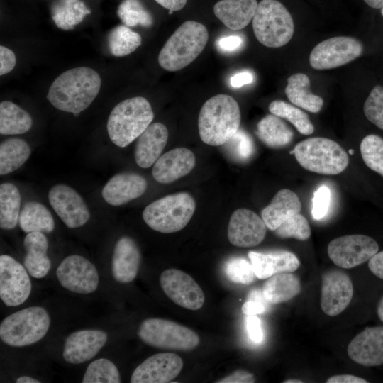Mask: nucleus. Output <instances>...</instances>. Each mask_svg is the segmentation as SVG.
<instances>
[{"label":"nucleus","mask_w":383,"mask_h":383,"mask_svg":"<svg viewBox=\"0 0 383 383\" xmlns=\"http://www.w3.org/2000/svg\"><path fill=\"white\" fill-rule=\"evenodd\" d=\"M107 333L101 330L88 329L72 333L65 340L62 356L70 364L85 362L94 357L105 345Z\"/></svg>","instance_id":"6ab92c4d"},{"label":"nucleus","mask_w":383,"mask_h":383,"mask_svg":"<svg viewBox=\"0 0 383 383\" xmlns=\"http://www.w3.org/2000/svg\"><path fill=\"white\" fill-rule=\"evenodd\" d=\"M370 270L378 278L383 279V250L377 252L368 262Z\"/></svg>","instance_id":"864d4df0"},{"label":"nucleus","mask_w":383,"mask_h":383,"mask_svg":"<svg viewBox=\"0 0 383 383\" xmlns=\"http://www.w3.org/2000/svg\"><path fill=\"white\" fill-rule=\"evenodd\" d=\"M157 4L169 11H177L182 9L187 0H155Z\"/></svg>","instance_id":"4d7b16f0"},{"label":"nucleus","mask_w":383,"mask_h":383,"mask_svg":"<svg viewBox=\"0 0 383 383\" xmlns=\"http://www.w3.org/2000/svg\"><path fill=\"white\" fill-rule=\"evenodd\" d=\"M285 94L293 104L311 113H318L323 105V99L310 91V79L303 73L289 77Z\"/></svg>","instance_id":"c85d7f7f"},{"label":"nucleus","mask_w":383,"mask_h":383,"mask_svg":"<svg viewBox=\"0 0 383 383\" xmlns=\"http://www.w3.org/2000/svg\"><path fill=\"white\" fill-rule=\"evenodd\" d=\"M29 145L23 140L11 138L0 145V174H9L21 167L30 155Z\"/></svg>","instance_id":"f704fd0d"},{"label":"nucleus","mask_w":383,"mask_h":383,"mask_svg":"<svg viewBox=\"0 0 383 383\" xmlns=\"http://www.w3.org/2000/svg\"><path fill=\"white\" fill-rule=\"evenodd\" d=\"M147 187V181L142 175L123 172L114 175L107 182L101 195L106 203L118 206L142 196Z\"/></svg>","instance_id":"412c9836"},{"label":"nucleus","mask_w":383,"mask_h":383,"mask_svg":"<svg viewBox=\"0 0 383 383\" xmlns=\"http://www.w3.org/2000/svg\"><path fill=\"white\" fill-rule=\"evenodd\" d=\"M26 251L23 264L29 274L40 279L47 275L51 267L48 257V241L42 232L28 233L23 240Z\"/></svg>","instance_id":"bb28decb"},{"label":"nucleus","mask_w":383,"mask_h":383,"mask_svg":"<svg viewBox=\"0 0 383 383\" xmlns=\"http://www.w3.org/2000/svg\"><path fill=\"white\" fill-rule=\"evenodd\" d=\"M377 316H378L379 318L380 319V321H382L383 322V296L382 297V299L379 301V304H378V306H377Z\"/></svg>","instance_id":"052dcab7"},{"label":"nucleus","mask_w":383,"mask_h":383,"mask_svg":"<svg viewBox=\"0 0 383 383\" xmlns=\"http://www.w3.org/2000/svg\"><path fill=\"white\" fill-rule=\"evenodd\" d=\"M347 352L355 362L374 367L383 364V326L365 328L349 343Z\"/></svg>","instance_id":"aec40b11"},{"label":"nucleus","mask_w":383,"mask_h":383,"mask_svg":"<svg viewBox=\"0 0 383 383\" xmlns=\"http://www.w3.org/2000/svg\"><path fill=\"white\" fill-rule=\"evenodd\" d=\"M271 113L289 121L303 135H310L314 126L309 116L299 109L280 100L272 101L269 105Z\"/></svg>","instance_id":"4c0bfd02"},{"label":"nucleus","mask_w":383,"mask_h":383,"mask_svg":"<svg viewBox=\"0 0 383 383\" xmlns=\"http://www.w3.org/2000/svg\"><path fill=\"white\" fill-rule=\"evenodd\" d=\"M266 231V224L257 214L249 209H239L230 218L228 238L235 246L253 247L264 240Z\"/></svg>","instance_id":"a211bd4d"},{"label":"nucleus","mask_w":383,"mask_h":383,"mask_svg":"<svg viewBox=\"0 0 383 383\" xmlns=\"http://www.w3.org/2000/svg\"><path fill=\"white\" fill-rule=\"evenodd\" d=\"M168 140V131L162 123H154L138 138L134 156L137 165L142 168L152 166L164 150Z\"/></svg>","instance_id":"393cba45"},{"label":"nucleus","mask_w":383,"mask_h":383,"mask_svg":"<svg viewBox=\"0 0 383 383\" xmlns=\"http://www.w3.org/2000/svg\"><path fill=\"white\" fill-rule=\"evenodd\" d=\"M349 152H350V154L353 155L354 154V150H350Z\"/></svg>","instance_id":"e2e57ef3"},{"label":"nucleus","mask_w":383,"mask_h":383,"mask_svg":"<svg viewBox=\"0 0 383 383\" xmlns=\"http://www.w3.org/2000/svg\"><path fill=\"white\" fill-rule=\"evenodd\" d=\"M196 158L185 148H177L161 155L154 164L152 174L162 184L172 182L187 174L194 168Z\"/></svg>","instance_id":"4be33fe9"},{"label":"nucleus","mask_w":383,"mask_h":383,"mask_svg":"<svg viewBox=\"0 0 383 383\" xmlns=\"http://www.w3.org/2000/svg\"><path fill=\"white\" fill-rule=\"evenodd\" d=\"M243 44V39L238 35L224 36L216 42L218 48L223 52H233L239 49Z\"/></svg>","instance_id":"3c124183"},{"label":"nucleus","mask_w":383,"mask_h":383,"mask_svg":"<svg viewBox=\"0 0 383 383\" xmlns=\"http://www.w3.org/2000/svg\"><path fill=\"white\" fill-rule=\"evenodd\" d=\"M246 327L250 339L255 343H260L264 335L261 321L259 317L257 315L248 316Z\"/></svg>","instance_id":"09e8293b"},{"label":"nucleus","mask_w":383,"mask_h":383,"mask_svg":"<svg viewBox=\"0 0 383 383\" xmlns=\"http://www.w3.org/2000/svg\"><path fill=\"white\" fill-rule=\"evenodd\" d=\"M262 291L268 303L277 304L296 296L301 292V283L295 274L282 272L267 278Z\"/></svg>","instance_id":"c756f323"},{"label":"nucleus","mask_w":383,"mask_h":383,"mask_svg":"<svg viewBox=\"0 0 383 383\" xmlns=\"http://www.w3.org/2000/svg\"><path fill=\"white\" fill-rule=\"evenodd\" d=\"M120 373L111 360L99 358L91 362L84 374L82 383H119Z\"/></svg>","instance_id":"ea45409f"},{"label":"nucleus","mask_w":383,"mask_h":383,"mask_svg":"<svg viewBox=\"0 0 383 383\" xmlns=\"http://www.w3.org/2000/svg\"><path fill=\"white\" fill-rule=\"evenodd\" d=\"M48 199L57 215L70 228H79L90 218L89 209L82 197L67 185L53 186Z\"/></svg>","instance_id":"2eb2a0df"},{"label":"nucleus","mask_w":383,"mask_h":383,"mask_svg":"<svg viewBox=\"0 0 383 383\" xmlns=\"http://www.w3.org/2000/svg\"><path fill=\"white\" fill-rule=\"evenodd\" d=\"M142 42L139 33L125 25L113 28L108 36V45L111 55L124 57L134 52Z\"/></svg>","instance_id":"e433bc0d"},{"label":"nucleus","mask_w":383,"mask_h":383,"mask_svg":"<svg viewBox=\"0 0 383 383\" xmlns=\"http://www.w3.org/2000/svg\"><path fill=\"white\" fill-rule=\"evenodd\" d=\"M225 144L231 155L238 161L248 160L255 152L254 143L251 137L240 129H238Z\"/></svg>","instance_id":"c03bdc74"},{"label":"nucleus","mask_w":383,"mask_h":383,"mask_svg":"<svg viewBox=\"0 0 383 383\" xmlns=\"http://www.w3.org/2000/svg\"><path fill=\"white\" fill-rule=\"evenodd\" d=\"M183 360L175 353H161L148 357L133 371L131 383H167L180 373Z\"/></svg>","instance_id":"f3484780"},{"label":"nucleus","mask_w":383,"mask_h":383,"mask_svg":"<svg viewBox=\"0 0 383 383\" xmlns=\"http://www.w3.org/2000/svg\"><path fill=\"white\" fill-rule=\"evenodd\" d=\"M294 155L304 169L321 174H338L349 163L346 152L336 142L326 138H311L297 143Z\"/></svg>","instance_id":"423d86ee"},{"label":"nucleus","mask_w":383,"mask_h":383,"mask_svg":"<svg viewBox=\"0 0 383 383\" xmlns=\"http://www.w3.org/2000/svg\"><path fill=\"white\" fill-rule=\"evenodd\" d=\"M56 277L63 288L81 294L95 292L99 282L95 265L79 255L66 257L57 267Z\"/></svg>","instance_id":"f8f14e48"},{"label":"nucleus","mask_w":383,"mask_h":383,"mask_svg":"<svg viewBox=\"0 0 383 383\" xmlns=\"http://www.w3.org/2000/svg\"><path fill=\"white\" fill-rule=\"evenodd\" d=\"M267 302L262 290L252 289L249 292L246 301L242 306V312L246 316L262 313L266 310Z\"/></svg>","instance_id":"de8ad7c7"},{"label":"nucleus","mask_w":383,"mask_h":383,"mask_svg":"<svg viewBox=\"0 0 383 383\" xmlns=\"http://www.w3.org/2000/svg\"><path fill=\"white\" fill-rule=\"evenodd\" d=\"M284 383H302V381L299 379H287Z\"/></svg>","instance_id":"680f3d73"},{"label":"nucleus","mask_w":383,"mask_h":383,"mask_svg":"<svg viewBox=\"0 0 383 383\" xmlns=\"http://www.w3.org/2000/svg\"><path fill=\"white\" fill-rule=\"evenodd\" d=\"M327 383H367V381L361 377L352 374H339L328 378Z\"/></svg>","instance_id":"6e6d98bb"},{"label":"nucleus","mask_w":383,"mask_h":383,"mask_svg":"<svg viewBox=\"0 0 383 383\" xmlns=\"http://www.w3.org/2000/svg\"><path fill=\"white\" fill-rule=\"evenodd\" d=\"M224 272L232 282L250 284L257 278L252 263L243 257H232L225 264Z\"/></svg>","instance_id":"79ce46f5"},{"label":"nucleus","mask_w":383,"mask_h":383,"mask_svg":"<svg viewBox=\"0 0 383 383\" xmlns=\"http://www.w3.org/2000/svg\"><path fill=\"white\" fill-rule=\"evenodd\" d=\"M301 209V204L298 196L289 189H283L262 209L261 216L267 228L274 231L289 217L300 213Z\"/></svg>","instance_id":"cd10ccee"},{"label":"nucleus","mask_w":383,"mask_h":383,"mask_svg":"<svg viewBox=\"0 0 383 383\" xmlns=\"http://www.w3.org/2000/svg\"><path fill=\"white\" fill-rule=\"evenodd\" d=\"M91 11L80 0H58L52 7V18L57 28L72 30Z\"/></svg>","instance_id":"72a5a7b5"},{"label":"nucleus","mask_w":383,"mask_h":383,"mask_svg":"<svg viewBox=\"0 0 383 383\" xmlns=\"http://www.w3.org/2000/svg\"><path fill=\"white\" fill-rule=\"evenodd\" d=\"M256 134L270 148H279L289 144L294 137L292 130L274 114L267 115L257 125Z\"/></svg>","instance_id":"7c9ffc66"},{"label":"nucleus","mask_w":383,"mask_h":383,"mask_svg":"<svg viewBox=\"0 0 383 383\" xmlns=\"http://www.w3.org/2000/svg\"><path fill=\"white\" fill-rule=\"evenodd\" d=\"M363 46L357 39L337 36L317 44L309 56V63L315 70H329L345 65L360 57Z\"/></svg>","instance_id":"9d476101"},{"label":"nucleus","mask_w":383,"mask_h":383,"mask_svg":"<svg viewBox=\"0 0 383 383\" xmlns=\"http://www.w3.org/2000/svg\"><path fill=\"white\" fill-rule=\"evenodd\" d=\"M209 40L205 26L194 21L184 22L168 38L158 55L167 71L175 72L189 65L203 51Z\"/></svg>","instance_id":"7ed1b4c3"},{"label":"nucleus","mask_w":383,"mask_h":383,"mask_svg":"<svg viewBox=\"0 0 383 383\" xmlns=\"http://www.w3.org/2000/svg\"><path fill=\"white\" fill-rule=\"evenodd\" d=\"M117 15L128 27H150L153 18L140 0H123L118 7Z\"/></svg>","instance_id":"58836bf2"},{"label":"nucleus","mask_w":383,"mask_h":383,"mask_svg":"<svg viewBox=\"0 0 383 383\" xmlns=\"http://www.w3.org/2000/svg\"><path fill=\"white\" fill-rule=\"evenodd\" d=\"M161 288L167 296L183 308L196 311L205 301L203 290L195 280L184 272L168 269L160 275Z\"/></svg>","instance_id":"4468645a"},{"label":"nucleus","mask_w":383,"mask_h":383,"mask_svg":"<svg viewBox=\"0 0 383 383\" xmlns=\"http://www.w3.org/2000/svg\"><path fill=\"white\" fill-rule=\"evenodd\" d=\"M253 81V75L248 71L236 73L230 79V84L232 87L239 88L245 84H250Z\"/></svg>","instance_id":"5fc2aeb1"},{"label":"nucleus","mask_w":383,"mask_h":383,"mask_svg":"<svg viewBox=\"0 0 383 383\" xmlns=\"http://www.w3.org/2000/svg\"><path fill=\"white\" fill-rule=\"evenodd\" d=\"M364 1L374 9H382L383 7V0H364Z\"/></svg>","instance_id":"bf43d9fd"},{"label":"nucleus","mask_w":383,"mask_h":383,"mask_svg":"<svg viewBox=\"0 0 383 383\" xmlns=\"http://www.w3.org/2000/svg\"><path fill=\"white\" fill-rule=\"evenodd\" d=\"M33 125L30 114L16 104L4 101L0 104V133L18 135L28 131Z\"/></svg>","instance_id":"473e14b6"},{"label":"nucleus","mask_w":383,"mask_h":383,"mask_svg":"<svg viewBox=\"0 0 383 383\" xmlns=\"http://www.w3.org/2000/svg\"><path fill=\"white\" fill-rule=\"evenodd\" d=\"M379 250L377 243L371 237L355 234L339 237L328 245V255L341 268L350 269L369 261Z\"/></svg>","instance_id":"9b49d317"},{"label":"nucleus","mask_w":383,"mask_h":383,"mask_svg":"<svg viewBox=\"0 0 383 383\" xmlns=\"http://www.w3.org/2000/svg\"><path fill=\"white\" fill-rule=\"evenodd\" d=\"M257 5L256 0H221L214 5L213 12L228 28L239 30L252 20Z\"/></svg>","instance_id":"a878e982"},{"label":"nucleus","mask_w":383,"mask_h":383,"mask_svg":"<svg viewBox=\"0 0 383 383\" xmlns=\"http://www.w3.org/2000/svg\"><path fill=\"white\" fill-rule=\"evenodd\" d=\"M353 287L349 276L343 271L331 270L322 277L321 307L328 316L342 313L353 298Z\"/></svg>","instance_id":"dca6fc26"},{"label":"nucleus","mask_w":383,"mask_h":383,"mask_svg":"<svg viewBox=\"0 0 383 383\" xmlns=\"http://www.w3.org/2000/svg\"><path fill=\"white\" fill-rule=\"evenodd\" d=\"M28 274L11 256H0V298L6 306H17L28 299L32 289Z\"/></svg>","instance_id":"ddd939ff"},{"label":"nucleus","mask_w":383,"mask_h":383,"mask_svg":"<svg viewBox=\"0 0 383 383\" xmlns=\"http://www.w3.org/2000/svg\"><path fill=\"white\" fill-rule=\"evenodd\" d=\"M196 209L195 201L187 192L167 195L159 199L143 210V218L152 230L162 233L183 229L191 220Z\"/></svg>","instance_id":"39448f33"},{"label":"nucleus","mask_w":383,"mask_h":383,"mask_svg":"<svg viewBox=\"0 0 383 383\" xmlns=\"http://www.w3.org/2000/svg\"><path fill=\"white\" fill-rule=\"evenodd\" d=\"M381 13H382V15L383 16V7L382 8Z\"/></svg>","instance_id":"0e129e2a"},{"label":"nucleus","mask_w":383,"mask_h":383,"mask_svg":"<svg viewBox=\"0 0 383 383\" xmlns=\"http://www.w3.org/2000/svg\"><path fill=\"white\" fill-rule=\"evenodd\" d=\"M248 258L258 279H267L276 274L296 271L300 262L292 252L277 250L269 252L250 251Z\"/></svg>","instance_id":"b1692460"},{"label":"nucleus","mask_w":383,"mask_h":383,"mask_svg":"<svg viewBox=\"0 0 383 383\" xmlns=\"http://www.w3.org/2000/svg\"><path fill=\"white\" fill-rule=\"evenodd\" d=\"M16 62L14 52L3 46H0V75L2 76L10 72L15 67Z\"/></svg>","instance_id":"8fccbe9b"},{"label":"nucleus","mask_w":383,"mask_h":383,"mask_svg":"<svg viewBox=\"0 0 383 383\" xmlns=\"http://www.w3.org/2000/svg\"><path fill=\"white\" fill-rule=\"evenodd\" d=\"M50 318L41 306H33L6 317L0 324V338L11 347H24L40 340L48 333Z\"/></svg>","instance_id":"0eeeda50"},{"label":"nucleus","mask_w":383,"mask_h":383,"mask_svg":"<svg viewBox=\"0 0 383 383\" xmlns=\"http://www.w3.org/2000/svg\"><path fill=\"white\" fill-rule=\"evenodd\" d=\"M101 77L93 69L77 67L59 75L50 85L47 99L56 109L77 116L98 95Z\"/></svg>","instance_id":"f257e3e1"},{"label":"nucleus","mask_w":383,"mask_h":383,"mask_svg":"<svg viewBox=\"0 0 383 383\" xmlns=\"http://www.w3.org/2000/svg\"><path fill=\"white\" fill-rule=\"evenodd\" d=\"M19 226L25 233H51L55 221L50 211L42 204L29 201L24 204L18 218Z\"/></svg>","instance_id":"2f4dec72"},{"label":"nucleus","mask_w":383,"mask_h":383,"mask_svg":"<svg viewBox=\"0 0 383 383\" xmlns=\"http://www.w3.org/2000/svg\"><path fill=\"white\" fill-rule=\"evenodd\" d=\"M16 383H40V381L29 376H21L18 377L16 381Z\"/></svg>","instance_id":"13d9d810"},{"label":"nucleus","mask_w":383,"mask_h":383,"mask_svg":"<svg viewBox=\"0 0 383 383\" xmlns=\"http://www.w3.org/2000/svg\"><path fill=\"white\" fill-rule=\"evenodd\" d=\"M241 115L237 101L227 94H217L202 106L198 118L201 140L211 146L224 145L239 129Z\"/></svg>","instance_id":"f03ea898"},{"label":"nucleus","mask_w":383,"mask_h":383,"mask_svg":"<svg viewBox=\"0 0 383 383\" xmlns=\"http://www.w3.org/2000/svg\"><path fill=\"white\" fill-rule=\"evenodd\" d=\"M21 195L18 188L12 183L6 182L0 186V227L4 230L14 228L18 222Z\"/></svg>","instance_id":"c9c22d12"},{"label":"nucleus","mask_w":383,"mask_h":383,"mask_svg":"<svg viewBox=\"0 0 383 383\" xmlns=\"http://www.w3.org/2000/svg\"><path fill=\"white\" fill-rule=\"evenodd\" d=\"M273 231L279 238H293L299 240H306L311 235L310 226L299 213L289 217Z\"/></svg>","instance_id":"37998d69"},{"label":"nucleus","mask_w":383,"mask_h":383,"mask_svg":"<svg viewBox=\"0 0 383 383\" xmlns=\"http://www.w3.org/2000/svg\"><path fill=\"white\" fill-rule=\"evenodd\" d=\"M255 379L254 375L245 370H238L227 377L217 381L218 383H252Z\"/></svg>","instance_id":"603ef678"},{"label":"nucleus","mask_w":383,"mask_h":383,"mask_svg":"<svg viewBox=\"0 0 383 383\" xmlns=\"http://www.w3.org/2000/svg\"><path fill=\"white\" fill-rule=\"evenodd\" d=\"M138 335L145 344L163 350L191 351L200 342L199 335L192 329L157 318L144 320L138 328Z\"/></svg>","instance_id":"1a4fd4ad"},{"label":"nucleus","mask_w":383,"mask_h":383,"mask_svg":"<svg viewBox=\"0 0 383 383\" xmlns=\"http://www.w3.org/2000/svg\"><path fill=\"white\" fill-rule=\"evenodd\" d=\"M360 152L365 165L383 177V139L373 134L365 136L360 143Z\"/></svg>","instance_id":"a19ab883"},{"label":"nucleus","mask_w":383,"mask_h":383,"mask_svg":"<svg viewBox=\"0 0 383 383\" xmlns=\"http://www.w3.org/2000/svg\"><path fill=\"white\" fill-rule=\"evenodd\" d=\"M141 255L135 241L128 237L120 238L115 244L111 259L113 279L122 284L131 282L136 277Z\"/></svg>","instance_id":"5701e85b"},{"label":"nucleus","mask_w":383,"mask_h":383,"mask_svg":"<svg viewBox=\"0 0 383 383\" xmlns=\"http://www.w3.org/2000/svg\"><path fill=\"white\" fill-rule=\"evenodd\" d=\"M311 215L314 220L324 218L328 211L331 203V190L326 185H322L313 193L312 198Z\"/></svg>","instance_id":"49530a36"},{"label":"nucleus","mask_w":383,"mask_h":383,"mask_svg":"<svg viewBox=\"0 0 383 383\" xmlns=\"http://www.w3.org/2000/svg\"><path fill=\"white\" fill-rule=\"evenodd\" d=\"M257 40L268 48H279L292 39L294 25L287 8L277 0H262L252 18Z\"/></svg>","instance_id":"6e6552de"},{"label":"nucleus","mask_w":383,"mask_h":383,"mask_svg":"<svg viewBox=\"0 0 383 383\" xmlns=\"http://www.w3.org/2000/svg\"><path fill=\"white\" fill-rule=\"evenodd\" d=\"M153 118L151 105L145 98L125 99L110 113L106 125L109 138L116 146L124 148L142 134Z\"/></svg>","instance_id":"20e7f679"},{"label":"nucleus","mask_w":383,"mask_h":383,"mask_svg":"<svg viewBox=\"0 0 383 383\" xmlns=\"http://www.w3.org/2000/svg\"><path fill=\"white\" fill-rule=\"evenodd\" d=\"M173 11H169V14H172Z\"/></svg>","instance_id":"69168bd1"},{"label":"nucleus","mask_w":383,"mask_h":383,"mask_svg":"<svg viewBox=\"0 0 383 383\" xmlns=\"http://www.w3.org/2000/svg\"><path fill=\"white\" fill-rule=\"evenodd\" d=\"M363 111L366 118L383 130V88L375 86L365 101Z\"/></svg>","instance_id":"a18cd8bd"}]
</instances>
